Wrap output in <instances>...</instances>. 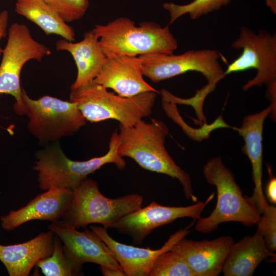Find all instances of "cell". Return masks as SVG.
I'll list each match as a JSON object with an SVG mask.
<instances>
[{"label": "cell", "instance_id": "6da1fadb", "mask_svg": "<svg viewBox=\"0 0 276 276\" xmlns=\"http://www.w3.org/2000/svg\"><path fill=\"white\" fill-rule=\"evenodd\" d=\"M168 134L166 124L155 119L149 123L142 120L127 128L120 125L118 153L132 158L143 169L177 179L185 197L196 202L189 174L176 164L165 148Z\"/></svg>", "mask_w": 276, "mask_h": 276}, {"label": "cell", "instance_id": "52a82bcc", "mask_svg": "<svg viewBox=\"0 0 276 276\" xmlns=\"http://www.w3.org/2000/svg\"><path fill=\"white\" fill-rule=\"evenodd\" d=\"M231 48L242 49L241 54L224 71L225 75L255 68V77L242 86L246 91L250 88L267 87L266 98L276 110V35L260 30L258 33L246 27H241L239 36L231 43Z\"/></svg>", "mask_w": 276, "mask_h": 276}, {"label": "cell", "instance_id": "7a4b0ae2", "mask_svg": "<svg viewBox=\"0 0 276 276\" xmlns=\"http://www.w3.org/2000/svg\"><path fill=\"white\" fill-rule=\"evenodd\" d=\"M99 39L107 57L173 53L178 47L176 39L168 26L150 21L136 26L127 17H121L92 29Z\"/></svg>", "mask_w": 276, "mask_h": 276}, {"label": "cell", "instance_id": "30bf717a", "mask_svg": "<svg viewBox=\"0 0 276 276\" xmlns=\"http://www.w3.org/2000/svg\"><path fill=\"white\" fill-rule=\"evenodd\" d=\"M8 35L0 64V94L13 96L15 100L14 110L17 114L22 115L21 70L28 61H40L49 56L51 51L47 46L35 40L24 24H12L8 29Z\"/></svg>", "mask_w": 276, "mask_h": 276}, {"label": "cell", "instance_id": "f546056e", "mask_svg": "<svg viewBox=\"0 0 276 276\" xmlns=\"http://www.w3.org/2000/svg\"><path fill=\"white\" fill-rule=\"evenodd\" d=\"M266 4L269 7L271 11L276 13V0H265Z\"/></svg>", "mask_w": 276, "mask_h": 276}, {"label": "cell", "instance_id": "7402d4cb", "mask_svg": "<svg viewBox=\"0 0 276 276\" xmlns=\"http://www.w3.org/2000/svg\"><path fill=\"white\" fill-rule=\"evenodd\" d=\"M36 266L45 276L83 275L82 267L75 264L67 257L61 240L55 235L52 254L38 261Z\"/></svg>", "mask_w": 276, "mask_h": 276}, {"label": "cell", "instance_id": "9c48e42d", "mask_svg": "<svg viewBox=\"0 0 276 276\" xmlns=\"http://www.w3.org/2000/svg\"><path fill=\"white\" fill-rule=\"evenodd\" d=\"M143 73L153 82H158L190 71L201 73L208 83L204 86L212 92L225 75L216 50H190L179 54L153 53L139 56Z\"/></svg>", "mask_w": 276, "mask_h": 276}, {"label": "cell", "instance_id": "e0dca14e", "mask_svg": "<svg viewBox=\"0 0 276 276\" xmlns=\"http://www.w3.org/2000/svg\"><path fill=\"white\" fill-rule=\"evenodd\" d=\"M139 56H121L107 57L100 72L93 81L113 90L118 95L133 97L148 91H158L144 78Z\"/></svg>", "mask_w": 276, "mask_h": 276}, {"label": "cell", "instance_id": "83f0119b", "mask_svg": "<svg viewBox=\"0 0 276 276\" xmlns=\"http://www.w3.org/2000/svg\"><path fill=\"white\" fill-rule=\"evenodd\" d=\"M266 196L268 200L272 204H276V178L271 177L266 186Z\"/></svg>", "mask_w": 276, "mask_h": 276}, {"label": "cell", "instance_id": "8992f818", "mask_svg": "<svg viewBox=\"0 0 276 276\" xmlns=\"http://www.w3.org/2000/svg\"><path fill=\"white\" fill-rule=\"evenodd\" d=\"M71 203L62 219L75 227L95 223L107 229L122 217L142 206L143 197L137 194L116 198L104 196L94 179L86 178L72 190Z\"/></svg>", "mask_w": 276, "mask_h": 276}, {"label": "cell", "instance_id": "ba28073f", "mask_svg": "<svg viewBox=\"0 0 276 276\" xmlns=\"http://www.w3.org/2000/svg\"><path fill=\"white\" fill-rule=\"evenodd\" d=\"M22 115L28 119L29 132L42 142L56 141L71 135L86 124L77 104L50 96L30 98L22 92Z\"/></svg>", "mask_w": 276, "mask_h": 276}, {"label": "cell", "instance_id": "ffe728a7", "mask_svg": "<svg viewBox=\"0 0 276 276\" xmlns=\"http://www.w3.org/2000/svg\"><path fill=\"white\" fill-rule=\"evenodd\" d=\"M275 256L267 248L263 236L257 230L252 236H246L231 246L222 272L224 276H251L263 260Z\"/></svg>", "mask_w": 276, "mask_h": 276}, {"label": "cell", "instance_id": "44dd1931", "mask_svg": "<svg viewBox=\"0 0 276 276\" xmlns=\"http://www.w3.org/2000/svg\"><path fill=\"white\" fill-rule=\"evenodd\" d=\"M15 12L38 26L47 35L55 34L70 41L75 40V33L44 0H17Z\"/></svg>", "mask_w": 276, "mask_h": 276}, {"label": "cell", "instance_id": "8fae6325", "mask_svg": "<svg viewBox=\"0 0 276 276\" xmlns=\"http://www.w3.org/2000/svg\"><path fill=\"white\" fill-rule=\"evenodd\" d=\"M214 194L212 193L204 202L198 201L187 206H165L153 201L147 206L125 215L109 228L128 235L135 244H141L154 229L177 219L190 217L194 221L197 220Z\"/></svg>", "mask_w": 276, "mask_h": 276}, {"label": "cell", "instance_id": "2e32d148", "mask_svg": "<svg viewBox=\"0 0 276 276\" xmlns=\"http://www.w3.org/2000/svg\"><path fill=\"white\" fill-rule=\"evenodd\" d=\"M234 242L230 236L202 241L184 237L170 250L178 255L196 276H217L222 272L226 257Z\"/></svg>", "mask_w": 276, "mask_h": 276}, {"label": "cell", "instance_id": "277c9868", "mask_svg": "<svg viewBox=\"0 0 276 276\" xmlns=\"http://www.w3.org/2000/svg\"><path fill=\"white\" fill-rule=\"evenodd\" d=\"M157 93L148 91L125 97L92 81L71 88L70 101L77 104L86 121L97 123L113 119L127 128L151 114Z\"/></svg>", "mask_w": 276, "mask_h": 276}, {"label": "cell", "instance_id": "4fadbf2b", "mask_svg": "<svg viewBox=\"0 0 276 276\" xmlns=\"http://www.w3.org/2000/svg\"><path fill=\"white\" fill-rule=\"evenodd\" d=\"M269 114L275 121L276 110L271 104L259 112L244 117L240 127H232L243 137L244 145L242 151L248 156L252 166L254 192L251 197L245 198L260 215L269 205L262 189V140L264 123Z\"/></svg>", "mask_w": 276, "mask_h": 276}, {"label": "cell", "instance_id": "603a6c76", "mask_svg": "<svg viewBox=\"0 0 276 276\" xmlns=\"http://www.w3.org/2000/svg\"><path fill=\"white\" fill-rule=\"evenodd\" d=\"M231 0H193L185 5L173 2L164 3L163 7L170 16L169 24H172L181 16L188 14L193 19L218 10L228 5Z\"/></svg>", "mask_w": 276, "mask_h": 276}, {"label": "cell", "instance_id": "9a60e30c", "mask_svg": "<svg viewBox=\"0 0 276 276\" xmlns=\"http://www.w3.org/2000/svg\"><path fill=\"white\" fill-rule=\"evenodd\" d=\"M36 196L24 206L1 217V226L7 231L33 220L53 222L62 219L72 198V190L52 187Z\"/></svg>", "mask_w": 276, "mask_h": 276}, {"label": "cell", "instance_id": "7c38bea8", "mask_svg": "<svg viewBox=\"0 0 276 276\" xmlns=\"http://www.w3.org/2000/svg\"><path fill=\"white\" fill-rule=\"evenodd\" d=\"M49 229L60 238L66 255L78 265L93 263L123 270L113 251L91 230L80 232L62 219L51 222Z\"/></svg>", "mask_w": 276, "mask_h": 276}, {"label": "cell", "instance_id": "5b68a950", "mask_svg": "<svg viewBox=\"0 0 276 276\" xmlns=\"http://www.w3.org/2000/svg\"><path fill=\"white\" fill-rule=\"evenodd\" d=\"M203 172L207 182L215 186L217 200L209 216L196 220V231L210 234L220 223L226 222H239L248 227L258 223L261 215L243 196L233 173L224 165L220 157L210 159L203 166Z\"/></svg>", "mask_w": 276, "mask_h": 276}, {"label": "cell", "instance_id": "cb8c5ba5", "mask_svg": "<svg viewBox=\"0 0 276 276\" xmlns=\"http://www.w3.org/2000/svg\"><path fill=\"white\" fill-rule=\"evenodd\" d=\"M148 276H196L187 263L170 249L159 255Z\"/></svg>", "mask_w": 276, "mask_h": 276}, {"label": "cell", "instance_id": "3957f363", "mask_svg": "<svg viewBox=\"0 0 276 276\" xmlns=\"http://www.w3.org/2000/svg\"><path fill=\"white\" fill-rule=\"evenodd\" d=\"M120 143L119 132L116 130L110 138L107 153L84 161L71 159L58 144L38 151L33 169L37 173L39 189L44 191L55 187L72 190L106 164H114L119 169L124 168L126 162L118 153Z\"/></svg>", "mask_w": 276, "mask_h": 276}, {"label": "cell", "instance_id": "d6986e66", "mask_svg": "<svg viewBox=\"0 0 276 276\" xmlns=\"http://www.w3.org/2000/svg\"><path fill=\"white\" fill-rule=\"evenodd\" d=\"M57 51L69 52L77 68V75L71 88H76L91 82L100 72L107 57L99 39L93 30L84 33L82 40L73 42L65 39L55 43Z\"/></svg>", "mask_w": 276, "mask_h": 276}, {"label": "cell", "instance_id": "4316f807", "mask_svg": "<svg viewBox=\"0 0 276 276\" xmlns=\"http://www.w3.org/2000/svg\"><path fill=\"white\" fill-rule=\"evenodd\" d=\"M9 20V13L4 10L0 13V56L2 55L3 49L1 46V41L7 35V27Z\"/></svg>", "mask_w": 276, "mask_h": 276}, {"label": "cell", "instance_id": "5bb4252c", "mask_svg": "<svg viewBox=\"0 0 276 276\" xmlns=\"http://www.w3.org/2000/svg\"><path fill=\"white\" fill-rule=\"evenodd\" d=\"M195 221L184 228L171 235L159 249L142 248L121 243L113 239L107 229L103 226L91 225L93 231L113 251L116 259L126 276H148L156 258L163 252L170 250L181 239L190 233L189 228Z\"/></svg>", "mask_w": 276, "mask_h": 276}, {"label": "cell", "instance_id": "484cf974", "mask_svg": "<svg viewBox=\"0 0 276 276\" xmlns=\"http://www.w3.org/2000/svg\"><path fill=\"white\" fill-rule=\"evenodd\" d=\"M258 223L257 229L263 236L266 247L276 250V207L269 205L264 210Z\"/></svg>", "mask_w": 276, "mask_h": 276}, {"label": "cell", "instance_id": "d4e9b609", "mask_svg": "<svg viewBox=\"0 0 276 276\" xmlns=\"http://www.w3.org/2000/svg\"><path fill=\"white\" fill-rule=\"evenodd\" d=\"M66 22L81 19L86 13L88 0H44Z\"/></svg>", "mask_w": 276, "mask_h": 276}, {"label": "cell", "instance_id": "ac0fdd59", "mask_svg": "<svg viewBox=\"0 0 276 276\" xmlns=\"http://www.w3.org/2000/svg\"><path fill=\"white\" fill-rule=\"evenodd\" d=\"M54 237L49 230L21 243L0 244V261L10 276H28L38 261L52 254Z\"/></svg>", "mask_w": 276, "mask_h": 276}, {"label": "cell", "instance_id": "f1b7e54d", "mask_svg": "<svg viewBox=\"0 0 276 276\" xmlns=\"http://www.w3.org/2000/svg\"><path fill=\"white\" fill-rule=\"evenodd\" d=\"M100 269L104 276H126L123 270L117 269L106 266H100Z\"/></svg>", "mask_w": 276, "mask_h": 276}]
</instances>
